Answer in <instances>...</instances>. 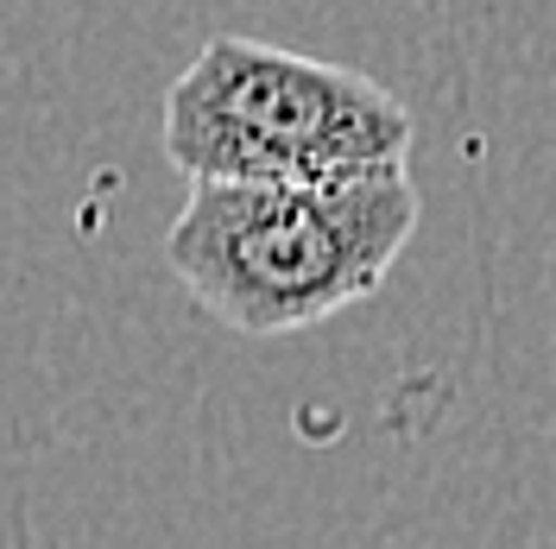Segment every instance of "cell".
Wrapping results in <instances>:
<instances>
[{"mask_svg": "<svg viewBox=\"0 0 556 549\" xmlns=\"http://www.w3.org/2000/svg\"><path fill=\"white\" fill-rule=\"evenodd\" d=\"M405 165L342 177H228L190 183L165 259L235 335H291L374 297L417 234Z\"/></svg>", "mask_w": 556, "mask_h": 549, "instance_id": "6da1fadb", "label": "cell"}, {"mask_svg": "<svg viewBox=\"0 0 556 549\" xmlns=\"http://www.w3.org/2000/svg\"><path fill=\"white\" fill-rule=\"evenodd\" d=\"M165 158L190 183L228 177H342L405 165L412 114L367 69L215 38L165 95Z\"/></svg>", "mask_w": 556, "mask_h": 549, "instance_id": "7a4b0ae2", "label": "cell"}]
</instances>
